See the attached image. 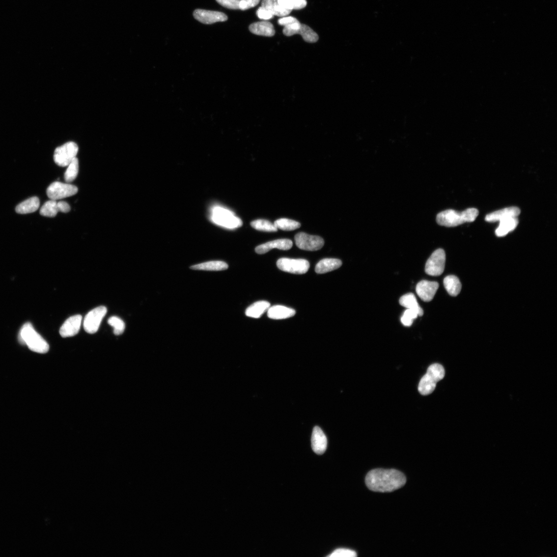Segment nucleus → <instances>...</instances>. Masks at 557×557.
Wrapping results in <instances>:
<instances>
[{
	"label": "nucleus",
	"instance_id": "obj_1",
	"mask_svg": "<svg viewBox=\"0 0 557 557\" xmlns=\"http://www.w3.org/2000/svg\"><path fill=\"white\" fill-rule=\"evenodd\" d=\"M407 479L405 474L394 469H378L368 473L365 478L367 488L377 492H391L403 487Z\"/></svg>",
	"mask_w": 557,
	"mask_h": 557
},
{
	"label": "nucleus",
	"instance_id": "obj_2",
	"mask_svg": "<svg viewBox=\"0 0 557 557\" xmlns=\"http://www.w3.org/2000/svg\"><path fill=\"white\" fill-rule=\"evenodd\" d=\"M478 215L479 211L475 208H469L462 212L447 210L437 215V222L440 225L455 227L464 223L474 222Z\"/></svg>",
	"mask_w": 557,
	"mask_h": 557
},
{
	"label": "nucleus",
	"instance_id": "obj_3",
	"mask_svg": "<svg viewBox=\"0 0 557 557\" xmlns=\"http://www.w3.org/2000/svg\"><path fill=\"white\" fill-rule=\"evenodd\" d=\"M18 338L21 343L26 345L34 352L46 354L49 350L48 343L29 323L25 324L21 329Z\"/></svg>",
	"mask_w": 557,
	"mask_h": 557
},
{
	"label": "nucleus",
	"instance_id": "obj_4",
	"mask_svg": "<svg viewBox=\"0 0 557 557\" xmlns=\"http://www.w3.org/2000/svg\"><path fill=\"white\" fill-rule=\"evenodd\" d=\"M210 219L215 224L229 230L236 229L243 225L242 220L232 211L220 205L212 206Z\"/></svg>",
	"mask_w": 557,
	"mask_h": 557
},
{
	"label": "nucleus",
	"instance_id": "obj_5",
	"mask_svg": "<svg viewBox=\"0 0 557 557\" xmlns=\"http://www.w3.org/2000/svg\"><path fill=\"white\" fill-rule=\"evenodd\" d=\"M445 369L441 364L436 363L430 365L426 374L421 379L418 387L422 395H428L435 390L437 384L445 377Z\"/></svg>",
	"mask_w": 557,
	"mask_h": 557
},
{
	"label": "nucleus",
	"instance_id": "obj_6",
	"mask_svg": "<svg viewBox=\"0 0 557 557\" xmlns=\"http://www.w3.org/2000/svg\"><path fill=\"white\" fill-rule=\"evenodd\" d=\"M78 151L79 147L76 142H67L55 150L54 161L59 167H68L76 158Z\"/></svg>",
	"mask_w": 557,
	"mask_h": 557
},
{
	"label": "nucleus",
	"instance_id": "obj_7",
	"mask_svg": "<svg viewBox=\"0 0 557 557\" xmlns=\"http://www.w3.org/2000/svg\"><path fill=\"white\" fill-rule=\"evenodd\" d=\"M78 189L76 186L69 183L55 182L52 183L47 190V194L51 200H58L76 195Z\"/></svg>",
	"mask_w": 557,
	"mask_h": 557
},
{
	"label": "nucleus",
	"instance_id": "obj_8",
	"mask_svg": "<svg viewBox=\"0 0 557 557\" xmlns=\"http://www.w3.org/2000/svg\"><path fill=\"white\" fill-rule=\"evenodd\" d=\"M296 246L299 249L310 251L322 249L325 242L321 237L307 234L304 232L297 233L295 236Z\"/></svg>",
	"mask_w": 557,
	"mask_h": 557
},
{
	"label": "nucleus",
	"instance_id": "obj_9",
	"mask_svg": "<svg viewBox=\"0 0 557 557\" xmlns=\"http://www.w3.org/2000/svg\"><path fill=\"white\" fill-rule=\"evenodd\" d=\"M446 254L445 251L438 249L433 252L427 260L425 266L427 274L432 276L441 275L445 270Z\"/></svg>",
	"mask_w": 557,
	"mask_h": 557
},
{
	"label": "nucleus",
	"instance_id": "obj_10",
	"mask_svg": "<svg viewBox=\"0 0 557 557\" xmlns=\"http://www.w3.org/2000/svg\"><path fill=\"white\" fill-rule=\"evenodd\" d=\"M277 265L283 272L298 275L306 273L309 268V263L306 260L292 259L285 257L278 260Z\"/></svg>",
	"mask_w": 557,
	"mask_h": 557
},
{
	"label": "nucleus",
	"instance_id": "obj_11",
	"mask_svg": "<svg viewBox=\"0 0 557 557\" xmlns=\"http://www.w3.org/2000/svg\"><path fill=\"white\" fill-rule=\"evenodd\" d=\"M107 313V308L104 306L97 307L90 311L84 320V325L85 332L89 334L96 333Z\"/></svg>",
	"mask_w": 557,
	"mask_h": 557
},
{
	"label": "nucleus",
	"instance_id": "obj_12",
	"mask_svg": "<svg viewBox=\"0 0 557 557\" xmlns=\"http://www.w3.org/2000/svg\"><path fill=\"white\" fill-rule=\"evenodd\" d=\"M193 15L196 20L206 25L224 22L228 19V16L223 13L200 9H195Z\"/></svg>",
	"mask_w": 557,
	"mask_h": 557
},
{
	"label": "nucleus",
	"instance_id": "obj_13",
	"mask_svg": "<svg viewBox=\"0 0 557 557\" xmlns=\"http://www.w3.org/2000/svg\"><path fill=\"white\" fill-rule=\"evenodd\" d=\"M71 210L69 204L65 201L51 200L46 202L41 207L40 214L47 218H54L58 212L68 213Z\"/></svg>",
	"mask_w": 557,
	"mask_h": 557
},
{
	"label": "nucleus",
	"instance_id": "obj_14",
	"mask_svg": "<svg viewBox=\"0 0 557 557\" xmlns=\"http://www.w3.org/2000/svg\"><path fill=\"white\" fill-rule=\"evenodd\" d=\"M439 287L437 282L423 280L417 284L416 292L422 301L430 302L434 298Z\"/></svg>",
	"mask_w": 557,
	"mask_h": 557
},
{
	"label": "nucleus",
	"instance_id": "obj_15",
	"mask_svg": "<svg viewBox=\"0 0 557 557\" xmlns=\"http://www.w3.org/2000/svg\"><path fill=\"white\" fill-rule=\"evenodd\" d=\"M82 321V317L80 315L69 317L60 328L61 336L65 338L77 335L80 331Z\"/></svg>",
	"mask_w": 557,
	"mask_h": 557
},
{
	"label": "nucleus",
	"instance_id": "obj_16",
	"mask_svg": "<svg viewBox=\"0 0 557 557\" xmlns=\"http://www.w3.org/2000/svg\"><path fill=\"white\" fill-rule=\"evenodd\" d=\"M520 213L521 210L519 208L512 206L488 214L485 220L489 223L500 222L505 219L517 218Z\"/></svg>",
	"mask_w": 557,
	"mask_h": 557
},
{
	"label": "nucleus",
	"instance_id": "obj_17",
	"mask_svg": "<svg viewBox=\"0 0 557 557\" xmlns=\"http://www.w3.org/2000/svg\"><path fill=\"white\" fill-rule=\"evenodd\" d=\"M293 242L289 239H279L262 244L255 248V252L260 254H263L270 251L272 250L276 249L282 251H287L291 249Z\"/></svg>",
	"mask_w": 557,
	"mask_h": 557
},
{
	"label": "nucleus",
	"instance_id": "obj_18",
	"mask_svg": "<svg viewBox=\"0 0 557 557\" xmlns=\"http://www.w3.org/2000/svg\"><path fill=\"white\" fill-rule=\"evenodd\" d=\"M312 448L317 455H323L327 447V439L325 433L319 427L314 428L312 438Z\"/></svg>",
	"mask_w": 557,
	"mask_h": 557
},
{
	"label": "nucleus",
	"instance_id": "obj_19",
	"mask_svg": "<svg viewBox=\"0 0 557 557\" xmlns=\"http://www.w3.org/2000/svg\"><path fill=\"white\" fill-rule=\"evenodd\" d=\"M296 311L294 309L282 306H270L267 311V316L273 319H283L294 316Z\"/></svg>",
	"mask_w": 557,
	"mask_h": 557
},
{
	"label": "nucleus",
	"instance_id": "obj_20",
	"mask_svg": "<svg viewBox=\"0 0 557 557\" xmlns=\"http://www.w3.org/2000/svg\"><path fill=\"white\" fill-rule=\"evenodd\" d=\"M251 32L255 35L266 37H272L275 34V30L273 24L268 22L255 23L250 26Z\"/></svg>",
	"mask_w": 557,
	"mask_h": 557
},
{
	"label": "nucleus",
	"instance_id": "obj_21",
	"mask_svg": "<svg viewBox=\"0 0 557 557\" xmlns=\"http://www.w3.org/2000/svg\"><path fill=\"white\" fill-rule=\"evenodd\" d=\"M342 265V261L339 259H325L317 264L315 270L318 274H323L336 270Z\"/></svg>",
	"mask_w": 557,
	"mask_h": 557
},
{
	"label": "nucleus",
	"instance_id": "obj_22",
	"mask_svg": "<svg viewBox=\"0 0 557 557\" xmlns=\"http://www.w3.org/2000/svg\"><path fill=\"white\" fill-rule=\"evenodd\" d=\"M271 306V304L266 301H259L256 302L248 307L245 314L248 317L254 318H259L268 311Z\"/></svg>",
	"mask_w": 557,
	"mask_h": 557
},
{
	"label": "nucleus",
	"instance_id": "obj_23",
	"mask_svg": "<svg viewBox=\"0 0 557 557\" xmlns=\"http://www.w3.org/2000/svg\"><path fill=\"white\" fill-rule=\"evenodd\" d=\"M278 0H263L262 6L272 13L274 16L285 17L291 13V10L283 8L278 3Z\"/></svg>",
	"mask_w": 557,
	"mask_h": 557
},
{
	"label": "nucleus",
	"instance_id": "obj_24",
	"mask_svg": "<svg viewBox=\"0 0 557 557\" xmlns=\"http://www.w3.org/2000/svg\"><path fill=\"white\" fill-rule=\"evenodd\" d=\"M519 223L517 218L505 219L500 222L498 228L495 230V234L498 237H503L514 230Z\"/></svg>",
	"mask_w": 557,
	"mask_h": 557
},
{
	"label": "nucleus",
	"instance_id": "obj_25",
	"mask_svg": "<svg viewBox=\"0 0 557 557\" xmlns=\"http://www.w3.org/2000/svg\"><path fill=\"white\" fill-rule=\"evenodd\" d=\"M40 205L38 198H30L18 204L16 208V212L20 214L32 213L36 211Z\"/></svg>",
	"mask_w": 557,
	"mask_h": 557
},
{
	"label": "nucleus",
	"instance_id": "obj_26",
	"mask_svg": "<svg viewBox=\"0 0 557 557\" xmlns=\"http://www.w3.org/2000/svg\"><path fill=\"white\" fill-rule=\"evenodd\" d=\"M191 268L194 270L221 271L228 269V265L223 261H213L195 265Z\"/></svg>",
	"mask_w": 557,
	"mask_h": 557
},
{
	"label": "nucleus",
	"instance_id": "obj_27",
	"mask_svg": "<svg viewBox=\"0 0 557 557\" xmlns=\"http://www.w3.org/2000/svg\"><path fill=\"white\" fill-rule=\"evenodd\" d=\"M444 285L448 294L452 296H457L461 290V284L459 278L455 276L446 277L444 279Z\"/></svg>",
	"mask_w": 557,
	"mask_h": 557
},
{
	"label": "nucleus",
	"instance_id": "obj_28",
	"mask_svg": "<svg viewBox=\"0 0 557 557\" xmlns=\"http://www.w3.org/2000/svg\"><path fill=\"white\" fill-rule=\"evenodd\" d=\"M399 303L401 306L407 309H416L419 312L420 316H422L424 314V311L419 306L417 299L414 294L409 293L402 296L400 298Z\"/></svg>",
	"mask_w": 557,
	"mask_h": 557
},
{
	"label": "nucleus",
	"instance_id": "obj_29",
	"mask_svg": "<svg viewBox=\"0 0 557 557\" xmlns=\"http://www.w3.org/2000/svg\"><path fill=\"white\" fill-rule=\"evenodd\" d=\"M274 223L278 229L286 231L296 230L301 226L299 222L287 219L278 220Z\"/></svg>",
	"mask_w": 557,
	"mask_h": 557
},
{
	"label": "nucleus",
	"instance_id": "obj_30",
	"mask_svg": "<svg viewBox=\"0 0 557 557\" xmlns=\"http://www.w3.org/2000/svg\"><path fill=\"white\" fill-rule=\"evenodd\" d=\"M251 224L253 228L258 231L269 232H277L278 231V229L276 228L274 223L267 220H255L252 221Z\"/></svg>",
	"mask_w": 557,
	"mask_h": 557
},
{
	"label": "nucleus",
	"instance_id": "obj_31",
	"mask_svg": "<svg viewBox=\"0 0 557 557\" xmlns=\"http://www.w3.org/2000/svg\"><path fill=\"white\" fill-rule=\"evenodd\" d=\"M298 34H300L302 36L304 40L306 42L309 43H314L318 41L319 37L318 35L316 32L308 26L306 25H301L300 29H299Z\"/></svg>",
	"mask_w": 557,
	"mask_h": 557
},
{
	"label": "nucleus",
	"instance_id": "obj_32",
	"mask_svg": "<svg viewBox=\"0 0 557 557\" xmlns=\"http://www.w3.org/2000/svg\"><path fill=\"white\" fill-rule=\"evenodd\" d=\"M79 161L76 158L68 165L67 169L65 173L64 178L66 182L70 183L76 179L79 172Z\"/></svg>",
	"mask_w": 557,
	"mask_h": 557
},
{
	"label": "nucleus",
	"instance_id": "obj_33",
	"mask_svg": "<svg viewBox=\"0 0 557 557\" xmlns=\"http://www.w3.org/2000/svg\"><path fill=\"white\" fill-rule=\"evenodd\" d=\"M278 3L283 8L290 10H298L305 8L306 0H278Z\"/></svg>",
	"mask_w": 557,
	"mask_h": 557
},
{
	"label": "nucleus",
	"instance_id": "obj_34",
	"mask_svg": "<svg viewBox=\"0 0 557 557\" xmlns=\"http://www.w3.org/2000/svg\"><path fill=\"white\" fill-rule=\"evenodd\" d=\"M108 324L113 327V334L116 335L122 334L125 330V324L122 320L116 316H112L108 320Z\"/></svg>",
	"mask_w": 557,
	"mask_h": 557
},
{
	"label": "nucleus",
	"instance_id": "obj_35",
	"mask_svg": "<svg viewBox=\"0 0 557 557\" xmlns=\"http://www.w3.org/2000/svg\"><path fill=\"white\" fill-rule=\"evenodd\" d=\"M302 24L300 22H298L293 24L288 25L284 27L283 30L284 35L286 36H291L296 34H298V31L301 27Z\"/></svg>",
	"mask_w": 557,
	"mask_h": 557
},
{
	"label": "nucleus",
	"instance_id": "obj_36",
	"mask_svg": "<svg viewBox=\"0 0 557 557\" xmlns=\"http://www.w3.org/2000/svg\"><path fill=\"white\" fill-rule=\"evenodd\" d=\"M357 556V555L356 552L344 549H337L331 555L328 556V557H355Z\"/></svg>",
	"mask_w": 557,
	"mask_h": 557
},
{
	"label": "nucleus",
	"instance_id": "obj_37",
	"mask_svg": "<svg viewBox=\"0 0 557 557\" xmlns=\"http://www.w3.org/2000/svg\"><path fill=\"white\" fill-rule=\"evenodd\" d=\"M216 1L226 8L240 9V0H216Z\"/></svg>",
	"mask_w": 557,
	"mask_h": 557
},
{
	"label": "nucleus",
	"instance_id": "obj_38",
	"mask_svg": "<svg viewBox=\"0 0 557 557\" xmlns=\"http://www.w3.org/2000/svg\"><path fill=\"white\" fill-rule=\"evenodd\" d=\"M261 0H240V9L246 10L259 4Z\"/></svg>",
	"mask_w": 557,
	"mask_h": 557
},
{
	"label": "nucleus",
	"instance_id": "obj_39",
	"mask_svg": "<svg viewBox=\"0 0 557 557\" xmlns=\"http://www.w3.org/2000/svg\"><path fill=\"white\" fill-rule=\"evenodd\" d=\"M256 15L262 20H270L274 18L273 14L264 7L261 6L257 9Z\"/></svg>",
	"mask_w": 557,
	"mask_h": 557
},
{
	"label": "nucleus",
	"instance_id": "obj_40",
	"mask_svg": "<svg viewBox=\"0 0 557 557\" xmlns=\"http://www.w3.org/2000/svg\"><path fill=\"white\" fill-rule=\"evenodd\" d=\"M298 20L296 18L293 17H284L278 19V25L285 27L296 23L298 22Z\"/></svg>",
	"mask_w": 557,
	"mask_h": 557
},
{
	"label": "nucleus",
	"instance_id": "obj_41",
	"mask_svg": "<svg viewBox=\"0 0 557 557\" xmlns=\"http://www.w3.org/2000/svg\"><path fill=\"white\" fill-rule=\"evenodd\" d=\"M401 323L404 326L410 327L412 325L413 322H414V321L404 315H402L401 318Z\"/></svg>",
	"mask_w": 557,
	"mask_h": 557
}]
</instances>
